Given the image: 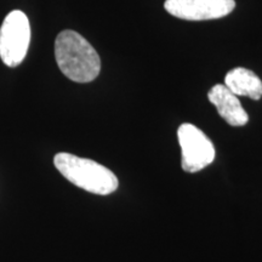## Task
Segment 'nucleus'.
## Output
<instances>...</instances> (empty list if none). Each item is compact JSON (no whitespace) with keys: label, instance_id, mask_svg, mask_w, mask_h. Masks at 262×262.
<instances>
[{"label":"nucleus","instance_id":"0eeeda50","mask_svg":"<svg viewBox=\"0 0 262 262\" xmlns=\"http://www.w3.org/2000/svg\"><path fill=\"white\" fill-rule=\"evenodd\" d=\"M225 85L235 96H247L253 100L262 97V81L253 71L237 67L225 77Z\"/></svg>","mask_w":262,"mask_h":262},{"label":"nucleus","instance_id":"7ed1b4c3","mask_svg":"<svg viewBox=\"0 0 262 262\" xmlns=\"http://www.w3.org/2000/svg\"><path fill=\"white\" fill-rule=\"evenodd\" d=\"M31 42V25L27 15L14 10L3 22L0 28V58L8 67L21 64L27 55Z\"/></svg>","mask_w":262,"mask_h":262},{"label":"nucleus","instance_id":"20e7f679","mask_svg":"<svg viewBox=\"0 0 262 262\" xmlns=\"http://www.w3.org/2000/svg\"><path fill=\"white\" fill-rule=\"evenodd\" d=\"M178 137L181 146V165L186 172H198L214 162L215 147L208 136L192 124L179 127Z\"/></svg>","mask_w":262,"mask_h":262},{"label":"nucleus","instance_id":"39448f33","mask_svg":"<svg viewBox=\"0 0 262 262\" xmlns=\"http://www.w3.org/2000/svg\"><path fill=\"white\" fill-rule=\"evenodd\" d=\"M170 15L187 21H205L227 16L235 8L234 0H166Z\"/></svg>","mask_w":262,"mask_h":262},{"label":"nucleus","instance_id":"423d86ee","mask_svg":"<svg viewBox=\"0 0 262 262\" xmlns=\"http://www.w3.org/2000/svg\"><path fill=\"white\" fill-rule=\"evenodd\" d=\"M208 98L216 107L222 119L231 126H243L249 122L248 113L242 106L238 96L228 90L226 85H214L209 91Z\"/></svg>","mask_w":262,"mask_h":262},{"label":"nucleus","instance_id":"f257e3e1","mask_svg":"<svg viewBox=\"0 0 262 262\" xmlns=\"http://www.w3.org/2000/svg\"><path fill=\"white\" fill-rule=\"evenodd\" d=\"M55 58L62 73L75 83H90L101 71L96 50L79 33L61 32L55 40Z\"/></svg>","mask_w":262,"mask_h":262},{"label":"nucleus","instance_id":"f03ea898","mask_svg":"<svg viewBox=\"0 0 262 262\" xmlns=\"http://www.w3.org/2000/svg\"><path fill=\"white\" fill-rule=\"evenodd\" d=\"M54 164L64 179L94 194H111L119 185L113 171L91 159L62 152L55 156Z\"/></svg>","mask_w":262,"mask_h":262}]
</instances>
